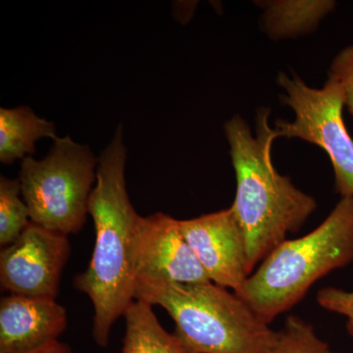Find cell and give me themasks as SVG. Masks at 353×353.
<instances>
[{
  "label": "cell",
  "instance_id": "1",
  "mask_svg": "<svg viewBox=\"0 0 353 353\" xmlns=\"http://www.w3.org/2000/svg\"><path fill=\"white\" fill-rule=\"evenodd\" d=\"M127 150L123 127L97 159V183L88 202L94 223L92 259L74 279V287L87 294L94 309L92 336L99 347L109 343L111 328L134 301L136 234L141 216L128 194Z\"/></svg>",
  "mask_w": 353,
  "mask_h": 353
},
{
  "label": "cell",
  "instance_id": "2",
  "mask_svg": "<svg viewBox=\"0 0 353 353\" xmlns=\"http://www.w3.org/2000/svg\"><path fill=\"white\" fill-rule=\"evenodd\" d=\"M269 116L270 109L257 110L255 136L240 115L224 125L236 179L231 208L245 234L250 274L288 234L299 231L317 208L314 197L297 189L274 167L272 145L278 138Z\"/></svg>",
  "mask_w": 353,
  "mask_h": 353
},
{
  "label": "cell",
  "instance_id": "3",
  "mask_svg": "<svg viewBox=\"0 0 353 353\" xmlns=\"http://www.w3.org/2000/svg\"><path fill=\"white\" fill-rule=\"evenodd\" d=\"M134 299L163 307L189 353H267L277 334L238 294L212 282L137 278Z\"/></svg>",
  "mask_w": 353,
  "mask_h": 353
},
{
  "label": "cell",
  "instance_id": "4",
  "mask_svg": "<svg viewBox=\"0 0 353 353\" xmlns=\"http://www.w3.org/2000/svg\"><path fill=\"white\" fill-rule=\"evenodd\" d=\"M352 261L353 197H341L315 230L272 250L236 294L270 324L319 279Z\"/></svg>",
  "mask_w": 353,
  "mask_h": 353
},
{
  "label": "cell",
  "instance_id": "5",
  "mask_svg": "<svg viewBox=\"0 0 353 353\" xmlns=\"http://www.w3.org/2000/svg\"><path fill=\"white\" fill-rule=\"evenodd\" d=\"M97 167L90 146L69 136L53 141L43 159L24 158L18 180L31 222L66 236L81 232L87 222Z\"/></svg>",
  "mask_w": 353,
  "mask_h": 353
},
{
  "label": "cell",
  "instance_id": "6",
  "mask_svg": "<svg viewBox=\"0 0 353 353\" xmlns=\"http://www.w3.org/2000/svg\"><path fill=\"white\" fill-rule=\"evenodd\" d=\"M277 83L285 94L281 101L294 113V119H277V138L299 139L319 146L333 166L334 190L341 197H353V139L343 117V92L334 77L322 88L308 87L297 74L281 72Z\"/></svg>",
  "mask_w": 353,
  "mask_h": 353
},
{
  "label": "cell",
  "instance_id": "7",
  "mask_svg": "<svg viewBox=\"0 0 353 353\" xmlns=\"http://www.w3.org/2000/svg\"><path fill=\"white\" fill-rule=\"evenodd\" d=\"M70 253L68 236L30 223L0 252L1 289L15 296L57 299Z\"/></svg>",
  "mask_w": 353,
  "mask_h": 353
},
{
  "label": "cell",
  "instance_id": "8",
  "mask_svg": "<svg viewBox=\"0 0 353 353\" xmlns=\"http://www.w3.org/2000/svg\"><path fill=\"white\" fill-rule=\"evenodd\" d=\"M179 226L210 282L240 292L250 271L245 234L233 209L179 220Z\"/></svg>",
  "mask_w": 353,
  "mask_h": 353
},
{
  "label": "cell",
  "instance_id": "9",
  "mask_svg": "<svg viewBox=\"0 0 353 353\" xmlns=\"http://www.w3.org/2000/svg\"><path fill=\"white\" fill-rule=\"evenodd\" d=\"M137 278L161 279L185 285L210 282L183 236L179 220L161 212L141 216L139 221Z\"/></svg>",
  "mask_w": 353,
  "mask_h": 353
},
{
  "label": "cell",
  "instance_id": "10",
  "mask_svg": "<svg viewBox=\"0 0 353 353\" xmlns=\"http://www.w3.org/2000/svg\"><path fill=\"white\" fill-rule=\"evenodd\" d=\"M67 325V310L55 299L1 297L0 353H32L50 347L59 341Z\"/></svg>",
  "mask_w": 353,
  "mask_h": 353
},
{
  "label": "cell",
  "instance_id": "11",
  "mask_svg": "<svg viewBox=\"0 0 353 353\" xmlns=\"http://www.w3.org/2000/svg\"><path fill=\"white\" fill-rule=\"evenodd\" d=\"M58 138L54 124L39 117L29 106L0 108V161L13 163L36 152L39 139Z\"/></svg>",
  "mask_w": 353,
  "mask_h": 353
},
{
  "label": "cell",
  "instance_id": "12",
  "mask_svg": "<svg viewBox=\"0 0 353 353\" xmlns=\"http://www.w3.org/2000/svg\"><path fill=\"white\" fill-rule=\"evenodd\" d=\"M257 6L263 8L262 21L266 34L272 39H283L312 32L334 10L336 2L277 0L259 2Z\"/></svg>",
  "mask_w": 353,
  "mask_h": 353
},
{
  "label": "cell",
  "instance_id": "13",
  "mask_svg": "<svg viewBox=\"0 0 353 353\" xmlns=\"http://www.w3.org/2000/svg\"><path fill=\"white\" fill-rule=\"evenodd\" d=\"M124 317L126 333L121 353H189L175 334L162 327L152 304L134 299Z\"/></svg>",
  "mask_w": 353,
  "mask_h": 353
},
{
  "label": "cell",
  "instance_id": "14",
  "mask_svg": "<svg viewBox=\"0 0 353 353\" xmlns=\"http://www.w3.org/2000/svg\"><path fill=\"white\" fill-rule=\"evenodd\" d=\"M18 179L0 178V245H12L31 223Z\"/></svg>",
  "mask_w": 353,
  "mask_h": 353
},
{
  "label": "cell",
  "instance_id": "15",
  "mask_svg": "<svg viewBox=\"0 0 353 353\" xmlns=\"http://www.w3.org/2000/svg\"><path fill=\"white\" fill-rule=\"evenodd\" d=\"M267 353H334L326 341L316 334L314 328L296 316L285 320L284 328L277 332Z\"/></svg>",
  "mask_w": 353,
  "mask_h": 353
},
{
  "label": "cell",
  "instance_id": "16",
  "mask_svg": "<svg viewBox=\"0 0 353 353\" xmlns=\"http://www.w3.org/2000/svg\"><path fill=\"white\" fill-rule=\"evenodd\" d=\"M329 75L340 83L345 108L353 117V44L336 55L330 67Z\"/></svg>",
  "mask_w": 353,
  "mask_h": 353
},
{
  "label": "cell",
  "instance_id": "17",
  "mask_svg": "<svg viewBox=\"0 0 353 353\" xmlns=\"http://www.w3.org/2000/svg\"><path fill=\"white\" fill-rule=\"evenodd\" d=\"M317 303L330 312L345 316L348 334L353 336V292L325 288L318 292Z\"/></svg>",
  "mask_w": 353,
  "mask_h": 353
},
{
  "label": "cell",
  "instance_id": "18",
  "mask_svg": "<svg viewBox=\"0 0 353 353\" xmlns=\"http://www.w3.org/2000/svg\"><path fill=\"white\" fill-rule=\"evenodd\" d=\"M32 353H75L66 343L57 341L50 347H44L43 350H37Z\"/></svg>",
  "mask_w": 353,
  "mask_h": 353
}]
</instances>
